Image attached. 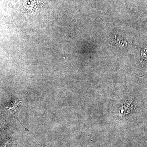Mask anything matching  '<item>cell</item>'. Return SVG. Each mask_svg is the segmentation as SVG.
I'll use <instances>...</instances> for the list:
<instances>
[{
	"label": "cell",
	"mask_w": 147,
	"mask_h": 147,
	"mask_svg": "<svg viewBox=\"0 0 147 147\" xmlns=\"http://www.w3.org/2000/svg\"><path fill=\"white\" fill-rule=\"evenodd\" d=\"M21 100L12 97L9 102L6 104L4 107V111L6 114L10 115L11 117L16 119L19 122L18 115L21 109ZM20 123H21L20 122Z\"/></svg>",
	"instance_id": "obj_1"
},
{
	"label": "cell",
	"mask_w": 147,
	"mask_h": 147,
	"mask_svg": "<svg viewBox=\"0 0 147 147\" xmlns=\"http://www.w3.org/2000/svg\"><path fill=\"white\" fill-rule=\"evenodd\" d=\"M142 56L143 59L146 58V60L147 59V48H145V50H143V53H142Z\"/></svg>",
	"instance_id": "obj_2"
}]
</instances>
